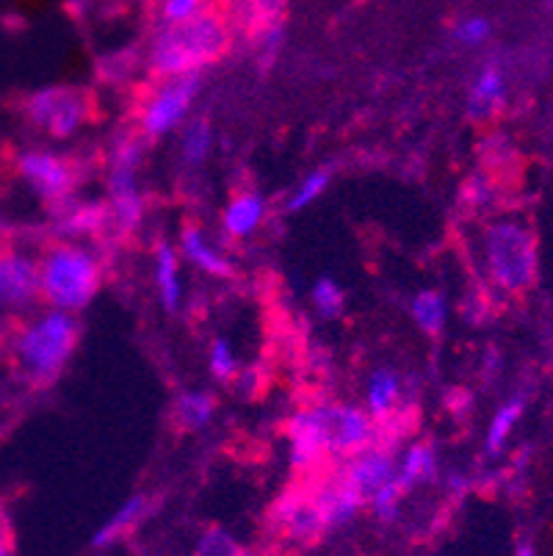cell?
Listing matches in <instances>:
<instances>
[{"label":"cell","mask_w":553,"mask_h":556,"mask_svg":"<svg viewBox=\"0 0 553 556\" xmlns=\"http://www.w3.org/2000/svg\"><path fill=\"white\" fill-rule=\"evenodd\" d=\"M230 39V23L213 9L186 23L161 25L147 48V67L161 80L202 73L227 53Z\"/></svg>","instance_id":"6da1fadb"},{"label":"cell","mask_w":553,"mask_h":556,"mask_svg":"<svg viewBox=\"0 0 553 556\" xmlns=\"http://www.w3.org/2000/svg\"><path fill=\"white\" fill-rule=\"evenodd\" d=\"M78 338L80 330L73 313L50 307L48 313L30 318L14 330L9 343L12 361L30 386H50L73 357Z\"/></svg>","instance_id":"7a4b0ae2"},{"label":"cell","mask_w":553,"mask_h":556,"mask_svg":"<svg viewBox=\"0 0 553 556\" xmlns=\"http://www.w3.org/2000/svg\"><path fill=\"white\" fill-rule=\"evenodd\" d=\"M103 286V269L95 252L75 244H55L39 263V296L64 313L84 311Z\"/></svg>","instance_id":"3957f363"},{"label":"cell","mask_w":553,"mask_h":556,"mask_svg":"<svg viewBox=\"0 0 553 556\" xmlns=\"http://www.w3.org/2000/svg\"><path fill=\"white\" fill-rule=\"evenodd\" d=\"M485 263L501 291H526L537 277V241L529 227L515 219L493 222L485 230Z\"/></svg>","instance_id":"277c9868"},{"label":"cell","mask_w":553,"mask_h":556,"mask_svg":"<svg viewBox=\"0 0 553 556\" xmlns=\"http://www.w3.org/2000/svg\"><path fill=\"white\" fill-rule=\"evenodd\" d=\"M144 144L136 136L125 134L114 148L109 175V211L111 222L120 227V232H134L144 216V197H141L139 184H136V169L141 164Z\"/></svg>","instance_id":"5b68a950"},{"label":"cell","mask_w":553,"mask_h":556,"mask_svg":"<svg viewBox=\"0 0 553 556\" xmlns=\"http://www.w3.org/2000/svg\"><path fill=\"white\" fill-rule=\"evenodd\" d=\"M23 109L30 125H37L39 130L50 134L53 139H67V136L78 134V128H84V123L89 119L91 100L84 89L45 86V89L28 94Z\"/></svg>","instance_id":"8992f818"},{"label":"cell","mask_w":553,"mask_h":556,"mask_svg":"<svg viewBox=\"0 0 553 556\" xmlns=\"http://www.w3.org/2000/svg\"><path fill=\"white\" fill-rule=\"evenodd\" d=\"M202 75L189 73L177 75V78H164L159 89L147 98L144 111H141V134L147 139H159V136L169 134L177 125L186 119V114L194 105L197 94H200Z\"/></svg>","instance_id":"52a82bcc"},{"label":"cell","mask_w":553,"mask_h":556,"mask_svg":"<svg viewBox=\"0 0 553 556\" xmlns=\"http://www.w3.org/2000/svg\"><path fill=\"white\" fill-rule=\"evenodd\" d=\"M272 526L291 543H313L327 532L322 502L316 488H293L272 507Z\"/></svg>","instance_id":"ba28073f"},{"label":"cell","mask_w":553,"mask_h":556,"mask_svg":"<svg viewBox=\"0 0 553 556\" xmlns=\"http://www.w3.org/2000/svg\"><path fill=\"white\" fill-rule=\"evenodd\" d=\"M17 172L23 175L25 184L37 191L42 200L50 205L70 200L75 184H78V172L61 155L45 153V150H25L17 155Z\"/></svg>","instance_id":"9c48e42d"},{"label":"cell","mask_w":553,"mask_h":556,"mask_svg":"<svg viewBox=\"0 0 553 556\" xmlns=\"http://www.w3.org/2000/svg\"><path fill=\"white\" fill-rule=\"evenodd\" d=\"M329 409L327 404L311 409H299L288 421V443H291V463L297 471H311L329 454Z\"/></svg>","instance_id":"30bf717a"},{"label":"cell","mask_w":553,"mask_h":556,"mask_svg":"<svg viewBox=\"0 0 553 556\" xmlns=\"http://www.w3.org/2000/svg\"><path fill=\"white\" fill-rule=\"evenodd\" d=\"M39 296V263L17 250L0 252V311H20Z\"/></svg>","instance_id":"8fae6325"},{"label":"cell","mask_w":553,"mask_h":556,"mask_svg":"<svg viewBox=\"0 0 553 556\" xmlns=\"http://www.w3.org/2000/svg\"><path fill=\"white\" fill-rule=\"evenodd\" d=\"M377 443V421L360 407L329 409V454L354 457Z\"/></svg>","instance_id":"7c38bea8"},{"label":"cell","mask_w":553,"mask_h":556,"mask_svg":"<svg viewBox=\"0 0 553 556\" xmlns=\"http://www.w3.org/2000/svg\"><path fill=\"white\" fill-rule=\"evenodd\" d=\"M395 473V457L393 446L390 443H374V446L363 448L360 454H354L352 463L347 465L343 479L363 495L365 502L388 482Z\"/></svg>","instance_id":"4fadbf2b"},{"label":"cell","mask_w":553,"mask_h":556,"mask_svg":"<svg viewBox=\"0 0 553 556\" xmlns=\"http://www.w3.org/2000/svg\"><path fill=\"white\" fill-rule=\"evenodd\" d=\"M55 208V232L59 236H98L109 227L111 211L105 202L64 200Z\"/></svg>","instance_id":"5bb4252c"},{"label":"cell","mask_w":553,"mask_h":556,"mask_svg":"<svg viewBox=\"0 0 553 556\" xmlns=\"http://www.w3.org/2000/svg\"><path fill=\"white\" fill-rule=\"evenodd\" d=\"M318 502H322L324 520H327V529L335 526H347L357 518V513L363 509L365 498L347 482V479H335V482H324L316 488Z\"/></svg>","instance_id":"9a60e30c"},{"label":"cell","mask_w":553,"mask_h":556,"mask_svg":"<svg viewBox=\"0 0 553 556\" xmlns=\"http://www.w3.org/2000/svg\"><path fill=\"white\" fill-rule=\"evenodd\" d=\"M506 98V75L499 64H485L470 86L468 111L474 119H487L504 105Z\"/></svg>","instance_id":"2e32d148"},{"label":"cell","mask_w":553,"mask_h":556,"mask_svg":"<svg viewBox=\"0 0 553 556\" xmlns=\"http://www.w3.org/2000/svg\"><path fill=\"white\" fill-rule=\"evenodd\" d=\"M399 399H402V382H399V377L390 368H377L368 377V391H365L368 416L377 421V427H382V424H388L395 416Z\"/></svg>","instance_id":"e0dca14e"},{"label":"cell","mask_w":553,"mask_h":556,"mask_svg":"<svg viewBox=\"0 0 553 556\" xmlns=\"http://www.w3.org/2000/svg\"><path fill=\"white\" fill-rule=\"evenodd\" d=\"M147 507H150L147 495H134V498H128V502L122 504V507L116 509V513L111 515L103 526H100L98 532H95L91 545H95V548H111V545L120 543L122 538H128L136 526L144 520Z\"/></svg>","instance_id":"ac0fdd59"},{"label":"cell","mask_w":553,"mask_h":556,"mask_svg":"<svg viewBox=\"0 0 553 556\" xmlns=\"http://www.w3.org/2000/svg\"><path fill=\"white\" fill-rule=\"evenodd\" d=\"M180 252L194 263L197 269H202L211 277H230L232 269L227 257L222 255L213 244H208V239L202 236L200 227H183L180 232Z\"/></svg>","instance_id":"d6986e66"},{"label":"cell","mask_w":553,"mask_h":556,"mask_svg":"<svg viewBox=\"0 0 553 556\" xmlns=\"http://www.w3.org/2000/svg\"><path fill=\"white\" fill-rule=\"evenodd\" d=\"M263 216H266V202H263L261 194H238L236 200L225 208V216H222V225H225L227 236L232 239H243L261 227Z\"/></svg>","instance_id":"ffe728a7"},{"label":"cell","mask_w":553,"mask_h":556,"mask_svg":"<svg viewBox=\"0 0 553 556\" xmlns=\"http://www.w3.org/2000/svg\"><path fill=\"white\" fill-rule=\"evenodd\" d=\"M435 471H438V457H435V446L429 443H415L407 448L402 463H395V479L407 488V493L415 484L432 479Z\"/></svg>","instance_id":"44dd1931"},{"label":"cell","mask_w":553,"mask_h":556,"mask_svg":"<svg viewBox=\"0 0 553 556\" xmlns=\"http://www.w3.org/2000/svg\"><path fill=\"white\" fill-rule=\"evenodd\" d=\"M155 286L166 311H177L183 300L180 275H177V252L169 244H159L155 250Z\"/></svg>","instance_id":"7402d4cb"},{"label":"cell","mask_w":553,"mask_h":556,"mask_svg":"<svg viewBox=\"0 0 553 556\" xmlns=\"http://www.w3.org/2000/svg\"><path fill=\"white\" fill-rule=\"evenodd\" d=\"M410 311H413L415 325H418L426 336H438L445 325V316H449L443 294H438V291H420V294H415Z\"/></svg>","instance_id":"603a6c76"},{"label":"cell","mask_w":553,"mask_h":556,"mask_svg":"<svg viewBox=\"0 0 553 556\" xmlns=\"http://www.w3.org/2000/svg\"><path fill=\"white\" fill-rule=\"evenodd\" d=\"M520 416H524V399H510L506 404H501L499 413H495L493 421H490V427H487V454H499L501 448H504L506 438L512 434L515 424L520 421Z\"/></svg>","instance_id":"cb8c5ba5"},{"label":"cell","mask_w":553,"mask_h":556,"mask_svg":"<svg viewBox=\"0 0 553 556\" xmlns=\"http://www.w3.org/2000/svg\"><path fill=\"white\" fill-rule=\"evenodd\" d=\"M213 409H216V402H213L211 393L191 391L177 399L175 416L183 429H202L213 418Z\"/></svg>","instance_id":"d4e9b609"},{"label":"cell","mask_w":553,"mask_h":556,"mask_svg":"<svg viewBox=\"0 0 553 556\" xmlns=\"http://www.w3.org/2000/svg\"><path fill=\"white\" fill-rule=\"evenodd\" d=\"M213 148V130L208 119H194L183 130V159L186 164L197 166L211 155Z\"/></svg>","instance_id":"484cf974"},{"label":"cell","mask_w":553,"mask_h":556,"mask_svg":"<svg viewBox=\"0 0 553 556\" xmlns=\"http://www.w3.org/2000/svg\"><path fill=\"white\" fill-rule=\"evenodd\" d=\"M194 556H243V551L230 532H225L222 526H211L197 540Z\"/></svg>","instance_id":"4316f807"},{"label":"cell","mask_w":553,"mask_h":556,"mask_svg":"<svg viewBox=\"0 0 553 556\" xmlns=\"http://www.w3.org/2000/svg\"><path fill=\"white\" fill-rule=\"evenodd\" d=\"M404 495H407V488H404V484L399 482L393 473V477H390L388 482H385L382 488H379L377 493L368 498V504H372L374 515H377L379 520H393L395 515H399V507H402Z\"/></svg>","instance_id":"83f0119b"},{"label":"cell","mask_w":553,"mask_h":556,"mask_svg":"<svg viewBox=\"0 0 553 556\" xmlns=\"http://www.w3.org/2000/svg\"><path fill=\"white\" fill-rule=\"evenodd\" d=\"M213 0H159L161 25H177L211 12Z\"/></svg>","instance_id":"f1b7e54d"},{"label":"cell","mask_w":553,"mask_h":556,"mask_svg":"<svg viewBox=\"0 0 553 556\" xmlns=\"http://www.w3.org/2000/svg\"><path fill=\"white\" fill-rule=\"evenodd\" d=\"M327 186H329V172L327 169H318V172H313V175H307V178L299 184V189L293 191L291 202H288V211H291V214H297V211L313 205V202H316L318 197L327 191Z\"/></svg>","instance_id":"f546056e"},{"label":"cell","mask_w":553,"mask_h":556,"mask_svg":"<svg viewBox=\"0 0 553 556\" xmlns=\"http://www.w3.org/2000/svg\"><path fill=\"white\" fill-rule=\"evenodd\" d=\"M490 34H493V23L476 14V17L460 20V23L454 25L451 37H454V42L463 45V48H479V45H485L487 39H490Z\"/></svg>","instance_id":"4dcf8cb0"},{"label":"cell","mask_w":553,"mask_h":556,"mask_svg":"<svg viewBox=\"0 0 553 556\" xmlns=\"http://www.w3.org/2000/svg\"><path fill=\"white\" fill-rule=\"evenodd\" d=\"M313 302H316V311L322 313V316H327V318L341 316L343 291L338 288V282H335V280H329V277H322V280L316 282V288H313Z\"/></svg>","instance_id":"1f68e13d"},{"label":"cell","mask_w":553,"mask_h":556,"mask_svg":"<svg viewBox=\"0 0 553 556\" xmlns=\"http://www.w3.org/2000/svg\"><path fill=\"white\" fill-rule=\"evenodd\" d=\"M208 366H211V374L222 382L232 379L238 374V361L232 355V346L225 341V338H216L211 346V355H208Z\"/></svg>","instance_id":"d6a6232c"},{"label":"cell","mask_w":553,"mask_h":556,"mask_svg":"<svg viewBox=\"0 0 553 556\" xmlns=\"http://www.w3.org/2000/svg\"><path fill=\"white\" fill-rule=\"evenodd\" d=\"M465 197H468L474 205H485V202L490 200V186H487L485 178H474L465 186Z\"/></svg>","instance_id":"836d02e7"},{"label":"cell","mask_w":553,"mask_h":556,"mask_svg":"<svg viewBox=\"0 0 553 556\" xmlns=\"http://www.w3.org/2000/svg\"><path fill=\"white\" fill-rule=\"evenodd\" d=\"M0 556H14L12 554V540H9L7 529L0 526Z\"/></svg>","instance_id":"e575fe53"},{"label":"cell","mask_w":553,"mask_h":556,"mask_svg":"<svg viewBox=\"0 0 553 556\" xmlns=\"http://www.w3.org/2000/svg\"><path fill=\"white\" fill-rule=\"evenodd\" d=\"M252 3L261 9H277V3H280V0H252Z\"/></svg>","instance_id":"d590c367"},{"label":"cell","mask_w":553,"mask_h":556,"mask_svg":"<svg viewBox=\"0 0 553 556\" xmlns=\"http://www.w3.org/2000/svg\"><path fill=\"white\" fill-rule=\"evenodd\" d=\"M515 556H537V554H535V548H531V545L526 543V545H520V548H517Z\"/></svg>","instance_id":"8d00e7d4"},{"label":"cell","mask_w":553,"mask_h":556,"mask_svg":"<svg viewBox=\"0 0 553 556\" xmlns=\"http://www.w3.org/2000/svg\"><path fill=\"white\" fill-rule=\"evenodd\" d=\"M128 3H136V7H144V3H152V0H128Z\"/></svg>","instance_id":"74e56055"},{"label":"cell","mask_w":553,"mask_h":556,"mask_svg":"<svg viewBox=\"0 0 553 556\" xmlns=\"http://www.w3.org/2000/svg\"><path fill=\"white\" fill-rule=\"evenodd\" d=\"M545 7H548V9H553V0H545Z\"/></svg>","instance_id":"f35d334b"}]
</instances>
